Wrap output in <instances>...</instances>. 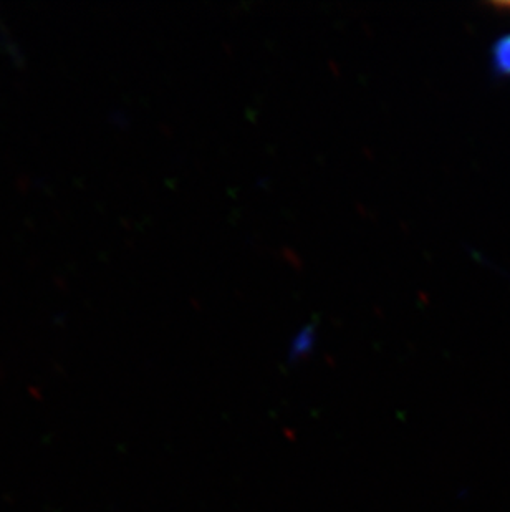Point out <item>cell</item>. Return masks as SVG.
<instances>
[{
	"label": "cell",
	"mask_w": 510,
	"mask_h": 512,
	"mask_svg": "<svg viewBox=\"0 0 510 512\" xmlns=\"http://www.w3.org/2000/svg\"><path fill=\"white\" fill-rule=\"evenodd\" d=\"M492 63L499 75L510 78V34L504 35L494 44Z\"/></svg>",
	"instance_id": "obj_1"
},
{
	"label": "cell",
	"mask_w": 510,
	"mask_h": 512,
	"mask_svg": "<svg viewBox=\"0 0 510 512\" xmlns=\"http://www.w3.org/2000/svg\"><path fill=\"white\" fill-rule=\"evenodd\" d=\"M492 9L499 10L502 14H510V4L504 2V4H492Z\"/></svg>",
	"instance_id": "obj_2"
}]
</instances>
